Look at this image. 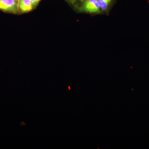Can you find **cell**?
Returning a JSON list of instances; mask_svg holds the SVG:
<instances>
[{
  "label": "cell",
  "instance_id": "cell-1",
  "mask_svg": "<svg viewBox=\"0 0 149 149\" xmlns=\"http://www.w3.org/2000/svg\"><path fill=\"white\" fill-rule=\"evenodd\" d=\"M76 10L92 15H102L98 0H83Z\"/></svg>",
  "mask_w": 149,
  "mask_h": 149
},
{
  "label": "cell",
  "instance_id": "cell-2",
  "mask_svg": "<svg viewBox=\"0 0 149 149\" xmlns=\"http://www.w3.org/2000/svg\"><path fill=\"white\" fill-rule=\"evenodd\" d=\"M0 10L11 13H18L19 12V0H0Z\"/></svg>",
  "mask_w": 149,
  "mask_h": 149
},
{
  "label": "cell",
  "instance_id": "cell-3",
  "mask_svg": "<svg viewBox=\"0 0 149 149\" xmlns=\"http://www.w3.org/2000/svg\"><path fill=\"white\" fill-rule=\"evenodd\" d=\"M102 15H109L117 0H98Z\"/></svg>",
  "mask_w": 149,
  "mask_h": 149
},
{
  "label": "cell",
  "instance_id": "cell-4",
  "mask_svg": "<svg viewBox=\"0 0 149 149\" xmlns=\"http://www.w3.org/2000/svg\"><path fill=\"white\" fill-rule=\"evenodd\" d=\"M33 8L31 0H19V9L22 13L29 12Z\"/></svg>",
  "mask_w": 149,
  "mask_h": 149
},
{
  "label": "cell",
  "instance_id": "cell-5",
  "mask_svg": "<svg viewBox=\"0 0 149 149\" xmlns=\"http://www.w3.org/2000/svg\"><path fill=\"white\" fill-rule=\"evenodd\" d=\"M65 1L76 10L83 0H65Z\"/></svg>",
  "mask_w": 149,
  "mask_h": 149
},
{
  "label": "cell",
  "instance_id": "cell-6",
  "mask_svg": "<svg viewBox=\"0 0 149 149\" xmlns=\"http://www.w3.org/2000/svg\"><path fill=\"white\" fill-rule=\"evenodd\" d=\"M32 2V6H33V8L36 7L38 4L40 2V0H31Z\"/></svg>",
  "mask_w": 149,
  "mask_h": 149
}]
</instances>
